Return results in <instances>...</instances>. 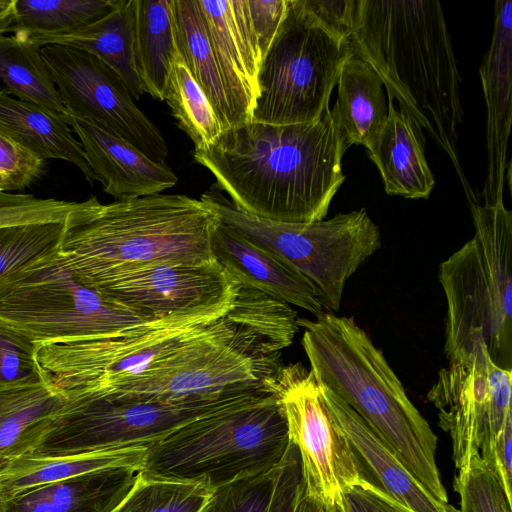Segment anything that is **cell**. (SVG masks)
<instances>
[{"mask_svg": "<svg viewBox=\"0 0 512 512\" xmlns=\"http://www.w3.org/2000/svg\"><path fill=\"white\" fill-rule=\"evenodd\" d=\"M248 8L264 57L285 18L287 0H248Z\"/></svg>", "mask_w": 512, "mask_h": 512, "instance_id": "cell-42", "label": "cell"}, {"mask_svg": "<svg viewBox=\"0 0 512 512\" xmlns=\"http://www.w3.org/2000/svg\"><path fill=\"white\" fill-rule=\"evenodd\" d=\"M163 100L170 107L179 128L194 143L195 149L211 145L223 131L209 99L180 55L173 64Z\"/></svg>", "mask_w": 512, "mask_h": 512, "instance_id": "cell-33", "label": "cell"}, {"mask_svg": "<svg viewBox=\"0 0 512 512\" xmlns=\"http://www.w3.org/2000/svg\"><path fill=\"white\" fill-rule=\"evenodd\" d=\"M290 445L274 392L196 418L148 446L145 474L213 490L275 468Z\"/></svg>", "mask_w": 512, "mask_h": 512, "instance_id": "cell-6", "label": "cell"}, {"mask_svg": "<svg viewBox=\"0 0 512 512\" xmlns=\"http://www.w3.org/2000/svg\"><path fill=\"white\" fill-rule=\"evenodd\" d=\"M65 401L44 380L0 389V465L30 453Z\"/></svg>", "mask_w": 512, "mask_h": 512, "instance_id": "cell-27", "label": "cell"}, {"mask_svg": "<svg viewBox=\"0 0 512 512\" xmlns=\"http://www.w3.org/2000/svg\"><path fill=\"white\" fill-rule=\"evenodd\" d=\"M225 318L279 351L290 346L299 331L298 313L290 304L247 285L239 284L234 304Z\"/></svg>", "mask_w": 512, "mask_h": 512, "instance_id": "cell-32", "label": "cell"}, {"mask_svg": "<svg viewBox=\"0 0 512 512\" xmlns=\"http://www.w3.org/2000/svg\"><path fill=\"white\" fill-rule=\"evenodd\" d=\"M292 512H344L342 506H329L308 496L303 482L297 495Z\"/></svg>", "mask_w": 512, "mask_h": 512, "instance_id": "cell-46", "label": "cell"}, {"mask_svg": "<svg viewBox=\"0 0 512 512\" xmlns=\"http://www.w3.org/2000/svg\"><path fill=\"white\" fill-rule=\"evenodd\" d=\"M0 130L42 161L66 160L90 184L96 181L80 142L62 115L13 97L6 88H0Z\"/></svg>", "mask_w": 512, "mask_h": 512, "instance_id": "cell-25", "label": "cell"}, {"mask_svg": "<svg viewBox=\"0 0 512 512\" xmlns=\"http://www.w3.org/2000/svg\"><path fill=\"white\" fill-rule=\"evenodd\" d=\"M116 0H15L8 32L27 37L65 35L109 14Z\"/></svg>", "mask_w": 512, "mask_h": 512, "instance_id": "cell-31", "label": "cell"}, {"mask_svg": "<svg viewBox=\"0 0 512 512\" xmlns=\"http://www.w3.org/2000/svg\"><path fill=\"white\" fill-rule=\"evenodd\" d=\"M454 489L460 497L459 512H511V503L492 470L475 455L468 466L459 470Z\"/></svg>", "mask_w": 512, "mask_h": 512, "instance_id": "cell-36", "label": "cell"}, {"mask_svg": "<svg viewBox=\"0 0 512 512\" xmlns=\"http://www.w3.org/2000/svg\"><path fill=\"white\" fill-rule=\"evenodd\" d=\"M28 39L39 48L55 44L88 52L119 76L133 100H139L144 94L134 49L135 0H116L114 8L105 17L70 34L30 36Z\"/></svg>", "mask_w": 512, "mask_h": 512, "instance_id": "cell-24", "label": "cell"}, {"mask_svg": "<svg viewBox=\"0 0 512 512\" xmlns=\"http://www.w3.org/2000/svg\"><path fill=\"white\" fill-rule=\"evenodd\" d=\"M212 247L215 258L239 284L272 294L314 317L325 311L307 279L233 228L220 223Z\"/></svg>", "mask_w": 512, "mask_h": 512, "instance_id": "cell-20", "label": "cell"}, {"mask_svg": "<svg viewBox=\"0 0 512 512\" xmlns=\"http://www.w3.org/2000/svg\"><path fill=\"white\" fill-rule=\"evenodd\" d=\"M269 386L283 410L289 441L297 448L306 494L342 506L343 494L363 481L346 438L321 402L314 375L301 363L283 365Z\"/></svg>", "mask_w": 512, "mask_h": 512, "instance_id": "cell-14", "label": "cell"}, {"mask_svg": "<svg viewBox=\"0 0 512 512\" xmlns=\"http://www.w3.org/2000/svg\"><path fill=\"white\" fill-rule=\"evenodd\" d=\"M178 53L209 99L223 130L238 124L196 0H173Z\"/></svg>", "mask_w": 512, "mask_h": 512, "instance_id": "cell-29", "label": "cell"}, {"mask_svg": "<svg viewBox=\"0 0 512 512\" xmlns=\"http://www.w3.org/2000/svg\"><path fill=\"white\" fill-rule=\"evenodd\" d=\"M62 117L79 137L96 180L115 201L159 194L176 185L178 178L166 163L152 160L127 140L91 121L67 113Z\"/></svg>", "mask_w": 512, "mask_h": 512, "instance_id": "cell-19", "label": "cell"}, {"mask_svg": "<svg viewBox=\"0 0 512 512\" xmlns=\"http://www.w3.org/2000/svg\"><path fill=\"white\" fill-rule=\"evenodd\" d=\"M310 371L343 400L436 499L448 502L436 465L437 437L382 351L353 317L297 318Z\"/></svg>", "mask_w": 512, "mask_h": 512, "instance_id": "cell-4", "label": "cell"}, {"mask_svg": "<svg viewBox=\"0 0 512 512\" xmlns=\"http://www.w3.org/2000/svg\"><path fill=\"white\" fill-rule=\"evenodd\" d=\"M147 449V445L136 444L70 455L25 454L0 465V501L43 485L96 471H142Z\"/></svg>", "mask_w": 512, "mask_h": 512, "instance_id": "cell-21", "label": "cell"}, {"mask_svg": "<svg viewBox=\"0 0 512 512\" xmlns=\"http://www.w3.org/2000/svg\"><path fill=\"white\" fill-rule=\"evenodd\" d=\"M344 512H409L366 482L348 489L342 497Z\"/></svg>", "mask_w": 512, "mask_h": 512, "instance_id": "cell-44", "label": "cell"}, {"mask_svg": "<svg viewBox=\"0 0 512 512\" xmlns=\"http://www.w3.org/2000/svg\"><path fill=\"white\" fill-rule=\"evenodd\" d=\"M3 191H7V189H6L5 180L2 177V175L0 174V192H3Z\"/></svg>", "mask_w": 512, "mask_h": 512, "instance_id": "cell-48", "label": "cell"}, {"mask_svg": "<svg viewBox=\"0 0 512 512\" xmlns=\"http://www.w3.org/2000/svg\"><path fill=\"white\" fill-rule=\"evenodd\" d=\"M238 124L250 121L263 60L248 0H196Z\"/></svg>", "mask_w": 512, "mask_h": 512, "instance_id": "cell-18", "label": "cell"}, {"mask_svg": "<svg viewBox=\"0 0 512 512\" xmlns=\"http://www.w3.org/2000/svg\"><path fill=\"white\" fill-rule=\"evenodd\" d=\"M135 59L144 90L164 99V91L179 56L173 0H135Z\"/></svg>", "mask_w": 512, "mask_h": 512, "instance_id": "cell-28", "label": "cell"}, {"mask_svg": "<svg viewBox=\"0 0 512 512\" xmlns=\"http://www.w3.org/2000/svg\"><path fill=\"white\" fill-rule=\"evenodd\" d=\"M64 228V220L0 227V281L58 252Z\"/></svg>", "mask_w": 512, "mask_h": 512, "instance_id": "cell-35", "label": "cell"}, {"mask_svg": "<svg viewBox=\"0 0 512 512\" xmlns=\"http://www.w3.org/2000/svg\"><path fill=\"white\" fill-rule=\"evenodd\" d=\"M0 79L16 98L58 115L66 113L40 48L25 35L0 36Z\"/></svg>", "mask_w": 512, "mask_h": 512, "instance_id": "cell-30", "label": "cell"}, {"mask_svg": "<svg viewBox=\"0 0 512 512\" xmlns=\"http://www.w3.org/2000/svg\"><path fill=\"white\" fill-rule=\"evenodd\" d=\"M238 287L236 278L218 260L135 268L91 286L108 300L150 317L230 308Z\"/></svg>", "mask_w": 512, "mask_h": 512, "instance_id": "cell-16", "label": "cell"}, {"mask_svg": "<svg viewBox=\"0 0 512 512\" xmlns=\"http://www.w3.org/2000/svg\"><path fill=\"white\" fill-rule=\"evenodd\" d=\"M267 390L183 401H117L71 394L30 452L70 455L136 444L151 445L178 427ZM29 454V453H28Z\"/></svg>", "mask_w": 512, "mask_h": 512, "instance_id": "cell-12", "label": "cell"}, {"mask_svg": "<svg viewBox=\"0 0 512 512\" xmlns=\"http://www.w3.org/2000/svg\"><path fill=\"white\" fill-rule=\"evenodd\" d=\"M66 113L117 135L156 162L165 163L164 137L136 106L123 81L94 55L73 47L40 48Z\"/></svg>", "mask_w": 512, "mask_h": 512, "instance_id": "cell-15", "label": "cell"}, {"mask_svg": "<svg viewBox=\"0 0 512 512\" xmlns=\"http://www.w3.org/2000/svg\"><path fill=\"white\" fill-rule=\"evenodd\" d=\"M349 42L410 118L422 143L425 131L450 158L467 197L473 196L459 164L461 79L440 2L356 0Z\"/></svg>", "mask_w": 512, "mask_h": 512, "instance_id": "cell-2", "label": "cell"}, {"mask_svg": "<svg viewBox=\"0 0 512 512\" xmlns=\"http://www.w3.org/2000/svg\"><path fill=\"white\" fill-rule=\"evenodd\" d=\"M221 223L201 199L154 194L102 204L77 202L64 220L60 254L91 287L122 271L162 264L217 260L213 235Z\"/></svg>", "mask_w": 512, "mask_h": 512, "instance_id": "cell-3", "label": "cell"}, {"mask_svg": "<svg viewBox=\"0 0 512 512\" xmlns=\"http://www.w3.org/2000/svg\"><path fill=\"white\" fill-rule=\"evenodd\" d=\"M338 96L332 117L348 149L366 148L382 130L388 116V101L383 83L373 68L353 53L343 64L338 81Z\"/></svg>", "mask_w": 512, "mask_h": 512, "instance_id": "cell-26", "label": "cell"}, {"mask_svg": "<svg viewBox=\"0 0 512 512\" xmlns=\"http://www.w3.org/2000/svg\"><path fill=\"white\" fill-rule=\"evenodd\" d=\"M231 308L172 314L114 334L36 344L42 379L62 395L108 396L132 383Z\"/></svg>", "mask_w": 512, "mask_h": 512, "instance_id": "cell-8", "label": "cell"}, {"mask_svg": "<svg viewBox=\"0 0 512 512\" xmlns=\"http://www.w3.org/2000/svg\"><path fill=\"white\" fill-rule=\"evenodd\" d=\"M214 491L201 483L157 478L139 471L112 512H202Z\"/></svg>", "mask_w": 512, "mask_h": 512, "instance_id": "cell-34", "label": "cell"}, {"mask_svg": "<svg viewBox=\"0 0 512 512\" xmlns=\"http://www.w3.org/2000/svg\"><path fill=\"white\" fill-rule=\"evenodd\" d=\"M346 150L327 106L310 122L234 125L211 145L194 149L193 157L236 209L274 221L311 223L324 219L345 180Z\"/></svg>", "mask_w": 512, "mask_h": 512, "instance_id": "cell-1", "label": "cell"}, {"mask_svg": "<svg viewBox=\"0 0 512 512\" xmlns=\"http://www.w3.org/2000/svg\"><path fill=\"white\" fill-rule=\"evenodd\" d=\"M156 318L84 284L60 250L0 281V320L36 344L103 337Z\"/></svg>", "mask_w": 512, "mask_h": 512, "instance_id": "cell-10", "label": "cell"}, {"mask_svg": "<svg viewBox=\"0 0 512 512\" xmlns=\"http://www.w3.org/2000/svg\"><path fill=\"white\" fill-rule=\"evenodd\" d=\"M221 223L301 274L324 310L339 311L345 284L381 246L379 227L365 208L311 223L280 222L236 209L216 190L202 194Z\"/></svg>", "mask_w": 512, "mask_h": 512, "instance_id": "cell-7", "label": "cell"}, {"mask_svg": "<svg viewBox=\"0 0 512 512\" xmlns=\"http://www.w3.org/2000/svg\"><path fill=\"white\" fill-rule=\"evenodd\" d=\"M352 55L349 39L324 27L300 0H287L285 18L262 60L251 120L289 125L317 119Z\"/></svg>", "mask_w": 512, "mask_h": 512, "instance_id": "cell-11", "label": "cell"}, {"mask_svg": "<svg viewBox=\"0 0 512 512\" xmlns=\"http://www.w3.org/2000/svg\"><path fill=\"white\" fill-rule=\"evenodd\" d=\"M36 343L0 320V389L42 381Z\"/></svg>", "mask_w": 512, "mask_h": 512, "instance_id": "cell-37", "label": "cell"}, {"mask_svg": "<svg viewBox=\"0 0 512 512\" xmlns=\"http://www.w3.org/2000/svg\"><path fill=\"white\" fill-rule=\"evenodd\" d=\"M43 162L0 130V174L7 191L29 186L40 176Z\"/></svg>", "mask_w": 512, "mask_h": 512, "instance_id": "cell-40", "label": "cell"}, {"mask_svg": "<svg viewBox=\"0 0 512 512\" xmlns=\"http://www.w3.org/2000/svg\"><path fill=\"white\" fill-rule=\"evenodd\" d=\"M14 19V11L0 17V36L9 31V28Z\"/></svg>", "mask_w": 512, "mask_h": 512, "instance_id": "cell-47", "label": "cell"}, {"mask_svg": "<svg viewBox=\"0 0 512 512\" xmlns=\"http://www.w3.org/2000/svg\"><path fill=\"white\" fill-rule=\"evenodd\" d=\"M319 387L321 402L346 438L363 482L409 512H459L429 493L343 400L326 386L319 384Z\"/></svg>", "mask_w": 512, "mask_h": 512, "instance_id": "cell-17", "label": "cell"}, {"mask_svg": "<svg viewBox=\"0 0 512 512\" xmlns=\"http://www.w3.org/2000/svg\"><path fill=\"white\" fill-rule=\"evenodd\" d=\"M469 201L473 237L439 265L446 299L444 352L468 356L483 342L492 360L512 363V212L503 199Z\"/></svg>", "mask_w": 512, "mask_h": 512, "instance_id": "cell-5", "label": "cell"}, {"mask_svg": "<svg viewBox=\"0 0 512 512\" xmlns=\"http://www.w3.org/2000/svg\"><path fill=\"white\" fill-rule=\"evenodd\" d=\"M138 472L109 469L43 485L0 501V512H112Z\"/></svg>", "mask_w": 512, "mask_h": 512, "instance_id": "cell-23", "label": "cell"}, {"mask_svg": "<svg viewBox=\"0 0 512 512\" xmlns=\"http://www.w3.org/2000/svg\"><path fill=\"white\" fill-rule=\"evenodd\" d=\"M511 383L512 370L498 366L483 342L438 372L426 397L438 411L439 426L451 438L459 470L477 454L486 458L512 421Z\"/></svg>", "mask_w": 512, "mask_h": 512, "instance_id": "cell-13", "label": "cell"}, {"mask_svg": "<svg viewBox=\"0 0 512 512\" xmlns=\"http://www.w3.org/2000/svg\"><path fill=\"white\" fill-rule=\"evenodd\" d=\"M274 470L216 489L202 512H267Z\"/></svg>", "mask_w": 512, "mask_h": 512, "instance_id": "cell-38", "label": "cell"}, {"mask_svg": "<svg viewBox=\"0 0 512 512\" xmlns=\"http://www.w3.org/2000/svg\"><path fill=\"white\" fill-rule=\"evenodd\" d=\"M512 421H509L495 440L490 453L482 458L498 477L507 499L511 502Z\"/></svg>", "mask_w": 512, "mask_h": 512, "instance_id": "cell-45", "label": "cell"}, {"mask_svg": "<svg viewBox=\"0 0 512 512\" xmlns=\"http://www.w3.org/2000/svg\"><path fill=\"white\" fill-rule=\"evenodd\" d=\"M302 486L300 458L290 442L288 450L275 467L273 489L267 512H292Z\"/></svg>", "mask_w": 512, "mask_h": 512, "instance_id": "cell-41", "label": "cell"}, {"mask_svg": "<svg viewBox=\"0 0 512 512\" xmlns=\"http://www.w3.org/2000/svg\"><path fill=\"white\" fill-rule=\"evenodd\" d=\"M387 98L386 122L366 148L367 154L378 168L387 194L426 199L435 180L425 158L423 143L410 118L402 110L395 109L390 94Z\"/></svg>", "mask_w": 512, "mask_h": 512, "instance_id": "cell-22", "label": "cell"}, {"mask_svg": "<svg viewBox=\"0 0 512 512\" xmlns=\"http://www.w3.org/2000/svg\"><path fill=\"white\" fill-rule=\"evenodd\" d=\"M302 5L328 30L349 39L356 9V0H300Z\"/></svg>", "mask_w": 512, "mask_h": 512, "instance_id": "cell-43", "label": "cell"}, {"mask_svg": "<svg viewBox=\"0 0 512 512\" xmlns=\"http://www.w3.org/2000/svg\"><path fill=\"white\" fill-rule=\"evenodd\" d=\"M76 204L74 201L3 191L0 192V227L60 222L65 220Z\"/></svg>", "mask_w": 512, "mask_h": 512, "instance_id": "cell-39", "label": "cell"}, {"mask_svg": "<svg viewBox=\"0 0 512 512\" xmlns=\"http://www.w3.org/2000/svg\"><path fill=\"white\" fill-rule=\"evenodd\" d=\"M281 351L225 317L181 345L158 366L104 397L117 401H183L270 390Z\"/></svg>", "mask_w": 512, "mask_h": 512, "instance_id": "cell-9", "label": "cell"}]
</instances>
